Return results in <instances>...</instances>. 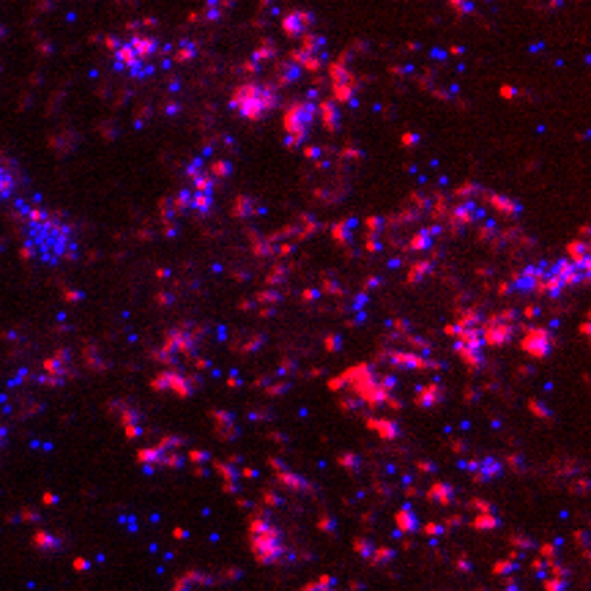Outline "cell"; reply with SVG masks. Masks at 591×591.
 Here are the masks:
<instances>
[{
	"label": "cell",
	"mask_w": 591,
	"mask_h": 591,
	"mask_svg": "<svg viewBox=\"0 0 591 591\" xmlns=\"http://www.w3.org/2000/svg\"><path fill=\"white\" fill-rule=\"evenodd\" d=\"M20 189H22V173L0 156V203H14L20 197Z\"/></svg>",
	"instance_id": "obj_2"
},
{
	"label": "cell",
	"mask_w": 591,
	"mask_h": 591,
	"mask_svg": "<svg viewBox=\"0 0 591 591\" xmlns=\"http://www.w3.org/2000/svg\"><path fill=\"white\" fill-rule=\"evenodd\" d=\"M14 217L25 255L41 265H61L77 258V230L58 211L14 200Z\"/></svg>",
	"instance_id": "obj_1"
},
{
	"label": "cell",
	"mask_w": 591,
	"mask_h": 591,
	"mask_svg": "<svg viewBox=\"0 0 591 591\" xmlns=\"http://www.w3.org/2000/svg\"><path fill=\"white\" fill-rule=\"evenodd\" d=\"M309 121H312V107H293L287 113V132L296 134V140L304 137V132L309 129Z\"/></svg>",
	"instance_id": "obj_4"
},
{
	"label": "cell",
	"mask_w": 591,
	"mask_h": 591,
	"mask_svg": "<svg viewBox=\"0 0 591 591\" xmlns=\"http://www.w3.org/2000/svg\"><path fill=\"white\" fill-rule=\"evenodd\" d=\"M239 93H241V96H249V102H233L236 104V110H241L246 118H263L265 110L271 107V102H260V99H258L260 88H241Z\"/></svg>",
	"instance_id": "obj_3"
},
{
	"label": "cell",
	"mask_w": 591,
	"mask_h": 591,
	"mask_svg": "<svg viewBox=\"0 0 591 591\" xmlns=\"http://www.w3.org/2000/svg\"><path fill=\"white\" fill-rule=\"evenodd\" d=\"M0 441H3V430H0Z\"/></svg>",
	"instance_id": "obj_5"
}]
</instances>
